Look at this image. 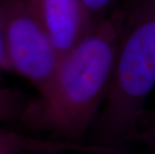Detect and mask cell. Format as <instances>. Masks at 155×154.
Masks as SVG:
<instances>
[{
    "label": "cell",
    "mask_w": 155,
    "mask_h": 154,
    "mask_svg": "<svg viewBox=\"0 0 155 154\" xmlns=\"http://www.w3.org/2000/svg\"><path fill=\"white\" fill-rule=\"evenodd\" d=\"M124 10L94 22L60 57L50 81L28 103L21 122L52 138L83 143L107 94Z\"/></svg>",
    "instance_id": "6da1fadb"
},
{
    "label": "cell",
    "mask_w": 155,
    "mask_h": 154,
    "mask_svg": "<svg viewBox=\"0 0 155 154\" xmlns=\"http://www.w3.org/2000/svg\"><path fill=\"white\" fill-rule=\"evenodd\" d=\"M154 87L155 0H135L124 10L110 84L92 125V144L122 149L133 142Z\"/></svg>",
    "instance_id": "7a4b0ae2"
},
{
    "label": "cell",
    "mask_w": 155,
    "mask_h": 154,
    "mask_svg": "<svg viewBox=\"0 0 155 154\" xmlns=\"http://www.w3.org/2000/svg\"><path fill=\"white\" fill-rule=\"evenodd\" d=\"M0 16L12 71L39 91L50 81L60 57L36 10L27 0H0Z\"/></svg>",
    "instance_id": "3957f363"
},
{
    "label": "cell",
    "mask_w": 155,
    "mask_h": 154,
    "mask_svg": "<svg viewBox=\"0 0 155 154\" xmlns=\"http://www.w3.org/2000/svg\"><path fill=\"white\" fill-rule=\"evenodd\" d=\"M33 7L59 57L76 46L94 23L81 0H38Z\"/></svg>",
    "instance_id": "277c9868"
},
{
    "label": "cell",
    "mask_w": 155,
    "mask_h": 154,
    "mask_svg": "<svg viewBox=\"0 0 155 154\" xmlns=\"http://www.w3.org/2000/svg\"><path fill=\"white\" fill-rule=\"evenodd\" d=\"M28 103L20 91L12 88H0V122L21 121Z\"/></svg>",
    "instance_id": "5b68a950"
},
{
    "label": "cell",
    "mask_w": 155,
    "mask_h": 154,
    "mask_svg": "<svg viewBox=\"0 0 155 154\" xmlns=\"http://www.w3.org/2000/svg\"><path fill=\"white\" fill-rule=\"evenodd\" d=\"M133 142L141 143L149 154H155V110L150 113L144 128L138 129L134 135Z\"/></svg>",
    "instance_id": "8992f818"
},
{
    "label": "cell",
    "mask_w": 155,
    "mask_h": 154,
    "mask_svg": "<svg viewBox=\"0 0 155 154\" xmlns=\"http://www.w3.org/2000/svg\"><path fill=\"white\" fill-rule=\"evenodd\" d=\"M0 71H12L10 62L8 59L7 51H6L1 16H0Z\"/></svg>",
    "instance_id": "52a82bcc"
},
{
    "label": "cell",
    "mask_w": 155,
    "mask_h": 154,
    "mask_svg": "<svg viewBox=\"0 0 155 154\" xmlns=\"http://www.w3.org/2000/svg\"><path fill=\"white\" fill-rule=\"evenodd\" d=\"M113 0H81L89 14L93 16L101 13L109 6Z\"/></svg>",
    "instance_id": "ba28073f"
},
{
    "label": "cell",
    "mask_w": 155,
    "mask_h": 154,
    "mask_svg": "<svg viewBox=\"0 0 155 154\" xmlns=\"http://www.w3.org/2000/svg\"><path fill=\"white\" fill-rule=\"evenodd\" d=\"M27 1H28L29 3H30V4H31L32 6H34V5L36 4V3H37L38 0H27Z\"/></svg>",
    "instance_id": "9c48e42d"
},
{
    "label": "cell",
    "mask_w": 155,
    "mask_h": 154,
    "mask_svg": "<svg viewBox=\"0 0 155 154\" xmlns=\"http://www.w3.org/2000/svg\"><path fill=\"white\" fill-rule=\"evenodd\" d=\"M0 154H3V153H0Z\"/></svg>",
    "instance_id": "30bf717a"
}]
</instances>
